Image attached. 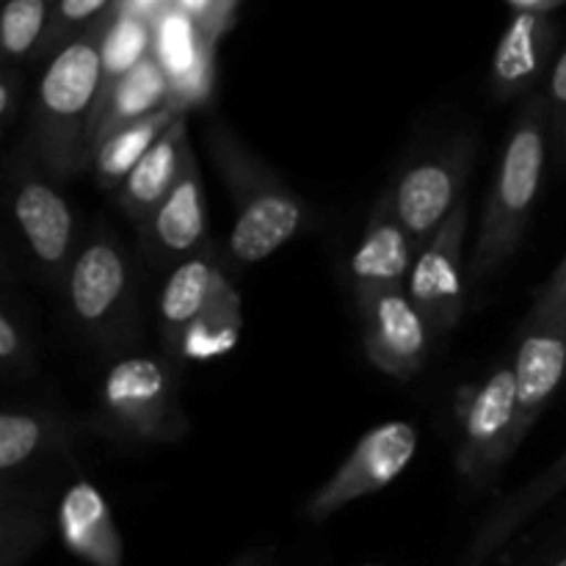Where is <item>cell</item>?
Wrapping results in <instances>:
<instances>
[{"mask_svg": "<svg viewBox=\"0 0 566 566\" xmlns=\"http://www.w3.org/2000/svg\"><path fill=\"white\" fill-rule=\"evenodd\" d=\"M119 0H55L53 22H50L48 39L42 44V53H59L64 44L86 33L88 28L97 25L99 20L116 9ZM39 53V55H42Z\"/></svg>", "mask_w": 566, "mask_h": 566, "instance_id": "27", "label": "cell"}, {"mask_svg": "<svg viewBox=\"0 0 566 566\" xmlns=\"http://www.w3.org/2000/svg\"><path fill=\"white\" fill-rule=\"evenodd\" d=\"M208 149L230 191L232 232L227 252L232 263H260L304 230L307 205L230 127H210Z\"/></svg>", "mask_w": 566, "mask_h": 566, "instance_id": "2", "label": "cell"}, {"mask_svg": "<svg viewBox=\"0 0 566 566\" xmlns=\"http://www.w3.org/2000/svg\"><path fill=\"white\" fill-rule=\"evenodd\" d=\"M191 147L188 142L186 116L175 122L164 136L155 142V147L136 164V169L127 175L119 191L114 193L116 208L133 221V227H142L149 216L158 210V205L169 197L177 177L182 169V155Z\"/></svg>", "mask_w": 566, "mask_h": 566, "instance_id": "18", "label": "cell"}, {"mask_svg": "<svg viewBox=\"0 0 566 566\" xmlns=\"http://www.w3.org/2000/svg\"><path fill=\"white\" fill-rule=\"evenodd\" d=\"M153 25V55L169 81V105L180 114H188L191 108L208 103L213 94L216 39L175 3L166 6Z\"/></svg>", "mask_w": 566, "mask_h": 566, "instance_id": "13", "label": "cell"}, {"mask_svg": "<svg viewBox=\"0 0 566 566\" xmlns=\"http://www.w3.org/2000/svg\"><path fill=\"white\" fill-rule=\"evenodd\" d=\"M232 566H274L269 562V556L263 553H249V556H241Z\"/></svg>", "mask_w": 566, "mask_h": 566, "instance_id": "35", "label": "cell"}, {"mask_svg": "<svg viewBox=\"0 0 566 566\" xmlns=\"http://www.w3.org/2000/svg\"><path fill=\"white\" fill-rule=\"evenodd\" d=\"M418 260V243L392 210L390 197H381L370 210L359 247L352 254L354 302L376 293L407 291L412 265Z\"/></svg>", "mask_w": 566, "mask_h": 566, "instance_id": "16", "label": "cell"}, {"mask_svg": "<svg viewBox=\"0 0 566 566\" xmlns=\"http://www.w3.org/2000/svg\"><path fill=\"white\" fill-rule=\"evenodd\" d=\"M153 20L116 6L103 36V88H99V97L108 94L127 72L136 70L147 55H153Z\"/></svg>", "mask_w": 566, "mask_h": 566, "instance_id": "25", "label": "cell"}, {"mask_svg": "<svg viewBox=\"0 0 566 566\" xmlns=\"http://www.w3.org/2000/svg\"><path fill=\"white\" fill-rule=\"evenodd\" d=\"M470 205H457L437 235L420 249L412 265L407 293L434 335H446L459 326L468 304V271H464V235H468Z\"/></svg>", "mask_w": 566, "mask_h": 566, "instance_id": "9", "label": "cell"}, {"mask_svg": "<svg viewBox=\"0 0 566 566\" xmlns=\"http://www.w3.org/2000/svg\"><path fill=\"white\" fill-rule=\"evenodd\" d=\"M562 310H566V258L553 271L551 280L539 287L534 304H531L528 318H547V315H556Z\"/></svg>", "mask_w": 566, "mask_h": 566, "instance_id": "30", "label": "cell"}, {"mask_svg": "<svg viewBox=\"0 0 566 566\" xmlns=\"http://www.w3.org/2000/svg\"><path fill=\"white\" fill-rule=\"evenodd\" d=\"M512 368L517 379L514 448H520L566 376V310L547 318L525 321Z\"/></svg>", "mask_w": 566, "mask_h": 566, "instance_id": "14", "label": "cell"}, {"mask_svg": "<svg viewBox=\"0 0 566 566\" xmlns=\"http://www.w3.org/2000/svg\"><path fill=\"white\" fill-rule=\"evenodd\" d=\"M108 17L53 53L39 81L31 111V147L50 177L64 180L86 169L92 160L88 125L103 88V36Z\"/></svg>", "mask_w": 566, "mask_h": 566, "instance_id": "1", "label": "cell"}, {"mask_svg": "<svg viewBox=\"0 0 566 566\" xmlns=\"http://www.w3.org/2000/svg\"><path fill=\"white\" fill-rule=\"evenodd\" d=\"M553 566H566V553L562 558H556V564H553Z\"/></svg>", "mask_w": 566, "mask_h": 566, "instance_id": "36", "label": "cell"}, {"mask_svg": "<svg viewBox=\"0 0 566 566\" xmlns=\"http://www.w3.org/2000/svg\"><path fill=\"white\" fill-rule=\"evenodd\" d=\"M0 365H3L6 376H28L33 365L28 332L9 304L0 313Z\"/></svg>", "mask_w": 566, "mask_h": 566, "instance_id": "29", "label": "cell"}, {"mask_svg": "<svg viewBox=\"0 0 566 566\" xmlns=\"http://www.w3.org/2000/svg\"><path fill=\"white\" fill-rule=\"evenodd\" d=\"M243 332L241 298L227 282L202 315L188 326L177 340L171 357L180 359H216L230 354L238 346Z\"/></svg>", "mask_w": 566, "mask_h": 566, "instance_id": "24", "label": "cell"}, {"mask_svg": "<svg viewBox=\"0 0 566 566\" xmlns=\"http://www.w3.org/2000/svg\"><path fill=\"white\" fill-rule=\"evenodd\" d=\"M470 164L473 144L470 138H457L440 153L409 166L392 193H387L396 216L418 243V254L464 199Z\"/></svg>", "mask_w": 566, "mask_h": 566, "instance_id": "8", "label": "cell"}, {"mask_svg": "<svg viewBox=\"0 0 566 566\" xmlns=\"http://www.w3.org/2000/svg\"><path fill=\"white\" fill-rule=\"evenodd\" d=\"M166 105H169V81H166L158 59L147 55L136 70L127 72L94 105L92 125H88V155H94V149L105 138L114 136L116 130L155 114V111L166 108Z\"/></svg>", "mask_w": 566, "mask_h": 566, "instance_id": "21", "label": "cell"}, {"mask_svg": "<svg viewBox=\"0 0 566 566\" xmlns=\"http://www.w3.org/2000/svg\"><path fill=\"white\" fill-rule=\"evenodd\" d=\"M59 534L66 551L88 566H125L114 512L92 481H75L61 497Z\"/></svg>", "mask_w": 566, "mask_h": 566, "instance_id": "17", "label": "cell"}, {"mask_svg": "<svg viewBox=\"0 0 566 566\" xmlns=\"http://www.w3.org/2000/svg\"><path fill=\"white\" fill-rule=\"evenodd\" d=\"M459 437L457 470L473 486L490 484L492 475L512 459L517 420L514 368H497L479 385L462 387L453 401Z\"/></svg>", "mask_w": 566, "mask_h": 566, "instance_id": "6", "label": "cell"}, {"mask_svg": "<svg viewBox=\"0 0 566 566\" xmlns=\"http://www.w3.org/2000/svg\"><path fill=\"white\" fill-rule=\"evenodd\" d=\"M66 298L77 329L92 346L114 352L136 335V276L114 232L99 227L81 243L66 274Z\"/></svg>", "mask_w": 566, "mask_h": 566, "instance_id": "4", "label": "cell"}, {"mask_svg": "<svg viewBox=\"0 0 566 566\" xmlns=\"http://www.w3.org/2000/svg\"><path fill=\"white\" fill-rule=\"evenodd\" d=\"M547 133H551L547 105L542 97H534L517 116L512 136L503 147L490 202L481 219L479 241L470 258V285H481L486 276L495 274L523 243L545 177Z\"/></svg>", "mask_w": 566, "mask_h": 566, "instance_id": "3", "label": "cell"}, {"mask_svg": "<svg viewBox=\"0 0 566 566\" xmlns=\"http://www.w3.org/2000/svg\"><path fill=\"white\" fill-rule=\"evenodd\" d=\"M97 431L127 442H177L186 437L180 381L160 357H122L99 387Z\"/></svg>", "mask_w": 566, "mask_h": 566, "instance_id": "5", "label": "cell"}, {"mask_svg": "<svg viewBox=\"0 0 566 566\" xmlns=\"http://www.w3.org/2000/svg\"><path fill=\"white\" fill-rule=\"evenodd\" d=\"M363 318V343L370 365L392 379H412L429 357L431 326L407 291L376 293L357 302Z\"/></svg>", "mask_w": 566, "mask_h": 566, "instance_id": "12", "label": "cell"}, {"mask_svg": "<svg viewBox=\"0 0 566 566\" xmlns=\"http://www.w3.org/2000/svg\"><path fill=\"white\" fill-rule=\"evenodd\" d=\"M11 213L33 263L50 282L66 280L77 254L75 213L48 177L22 166L11 175Z\"/></svg>", "mask_w": 566, "mask_h": 566, "instance_id": "10", "label": "cell"}, {"mask_svg": "<svg viewBox=\"0 0 566 566\" xmlns=\"http://www.w3.org/2000/svg\"><path fill=\"white\" fill-rule=\"evenodd\" d=\"M55 0H6L0 14V44L6 64L42 53L53 22Z\"/></svg>", "mask_w": 566, "mask_h": 566, "instance_id": "26", "label": "cell"}, {"mask_svg": "<svg viewBox=\"0 0 566 566\" xmlns=\"http://www.w3.org/2000/svg\"><path fill=\"white\" fill-rule=\"evenodd\" d=\"M227 285L224 269L216 258L213 247H205L186 263L171 269L166 274L164 291H160V332H164V346L169 354L175 352L182 332L208 310L216 293Z\"/></svg>", "mask_w": 566, "mask_h": 566, "instance_id": "19", "label": "cell"}, {"mask_svg": "<svg viewBox=\"0 0 566 566\" xmlns=\"http://www.w3.org/2000/svg\"><path fill=\"white\" fill-rule=\"evenodd\" d=\"M138 241L144 260L166 274L208 247V199L193 147L182 155L180 177L169 197L138 227Z\"/></svg>", "mask_w": 566, "mask_h": 566, "instance_id": "11", "label": "cell"}, {"mask_svg": "<svg viewBox=\"0 0 566 566\" xmlns=\"http://www.w3.org/2000/svg\"><path fill=\"white\" fill-rule=\"evenodd\" d=\"M514 11H534V14H553L566 0H506Z\"/></svg>", "mask_w": 566, "mask_h": 566, "instance_id": "34", "label": "cell"}, {"mask_svg": "<svg viewBox=\"0 0 566 566\" xmlns=\"http://www.w3.org/2000/svg\"><path fill=\"white\" fill-rule=\"evenodd\" d=\"M42 539V520L33 512L31 503H14L11 495H3V523H0V551L3 566L20 564Z\"/></svg>", "mask_w": 566, "mask_h": 566, "instance_id": "28", "label": "cell"}, {"mask_svg": "<svg viewBox=\"0 0 566 566\" xmlns=\"http://www.w3.org/2000/svg\"><path fill=\"white\" fill-rule=\"evenodd\" d=\"M418 446V429L403 420H387L370 429L343 459L340 468L313 492L304 506V517L310 523H324L354 501L387 490L409 468Z\"/></svg>", "mask_w": 566, "mask_h": 566, "instance_id": "7", "label": "cell"}, {"mask_svg": "<svg viewBox=\"0 0 566 566\" xmlns=\"http://www.w3.org/2000/svg\"><path fill=\"white\" fill-rule=\"evenodd\" d=\"M20 108H22L20 75H17L11 66H6L3 81H0V122H3V130H9Z\"/></svg>", "mask_w": 566, "mask_h": 566, "instance_id": "32", "label": "cell"}, {"mask_svg": "<svg viewBox=\"0 0 566 566\" xmlns=\"http://www.w3.org/2000/svg\"><path fill=\"white\" fill-rule=\"evenodd\" d=\"M558 25L553 14L514 11L497 39L490 66V88L497 99L531 94L551 75L558 59Z\"/></svg>", "mask_w": 566, "mask_h": 566, "instance_id": "15", "label": "cell"}, {"mask_svg": "<svg viewBox=\"0 0 566 566\" xmlns=\"http://www.w3.org/2000/svg\"><path fill=\"white\" fill-rule=\"evenodd\" d=\"M547 105V116L558 122V127H566V48L558 53L551 75H547V88L542 94Z\"/></svg>", "mask_w": 566, "mask_h": 566, "instance_id": "31", "label": "cell"}, {"mask_svg": "<svg viewBox=\"0 0 566 566\" xmlns=\"http://www.w3.org/2000/svg\"><path fill=\"white\" fill-rule=\"evenodd\" d=\"M116 6L136 11V14L149 17V20H155V17H158L160 11L166 9V6H171V0H119Z\"/></svg>", "mask_w": 566, "mask_h": 566, "instance_id": "33", "label": "cell"}, {"mask_svg": "<svg viewBox=\"0 0 566 566\" xmlns=\"http://www.w3.org/2000/svg\"><path fill=\"white\" fill-rule=\"evenodd\" d=\"M566 490V451L551 468L542 470L536 479H531L528 484L520 486L517 492L503 497L495 509L490 512V517L481 523V528L475 531L473 542L464 551V558L459 566H481L495 551H501L509 542V536L517 534L536 512L547 506L558 492Z\"/></svg>", "mask_w": 566, "mask_h": 566, "instance_id": "20", "label": "cell"}, {"mask_svg": "<svg viewBox=\"0 0 566 566\" xmlns=\"http://www.w3.org/2000/svg\"><path fill=\"white\" fill-rule=\"evenodd\" d=\"M180 116L188 114H180V111H175L171 105H166V108L155 111V114L144 116V119L133 122V125L122 127L114 136L105 138L92 155L94 180H97V186L103 188V191H119V186L127 180V175L136 169L138 160L155 147V142H158Z\"/></svg>", "mask_w": 566, "mask_h": 566, "instance_id": "23", "label": "cell"}, {"mask_svg": "<svg viewBox=\"0 0 566 566\" xmlns=\"http://www.w3.org/2000/svg\"><path fill=\"white\" fill-rule=\"evenodd\" d=\"M77 440V426L42 409H6L0 415V473H11L39 457L66 451Z\"/></svg>", "mask_w": 566, "mask_h": 566, "instance_id": "22", "label": "cell"}]
</instances>
